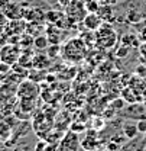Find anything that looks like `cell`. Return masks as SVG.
<instances>
[{
  "label": "cell",
  "instance_id": "obj_1",
  "mask_svg": "<svg viewBox=\"0 0 146 151\" xmlns=\"http://www.w3.org/2000/svg\"><path fill=\"white\" fill-rule=\"evenodd\" d=\"M62 54L67 60L70 61H81L84 57H85V44L81 38H75L71 39L68 44H65L64 50H62Z\"/></svg>",
  "mask_w": 146,
  "mask_h": 151
},
{
  "label": "cell",
  "instance_id": "obj_2",
  "mask_svg": "<svg viewBox=\"0 0 146 151\" xmlns=\"http://www.w3.org/2000/svg\"><path fill=\"white\" fill-rule=\"evenodd\" d=\"M95 42L101 48H110V47H113L117 42V34H116V31L111 26H109V25H101L97 29Z\"/></svg>",
  "mask_w": 146,
  "mask_h": 151
},
{
  "label": "cell",
  "instance_id": "obj_3",
  "mask_svg": "<svg viewBox=\"0 0 146 151\" xmlns=\"http://www.w3.org/2000/svg\"><path fill=\"white\" fill-rule=\"evenodd\" d=\"M20 54H22V52H20L18 45H15V44L3 45V47H1V52H0V61H4V63L13 65V64H16L19 61Z\"/></svg>",
  "mask_w": 146,
  "mask_h": 151
},
{
  "label": "cell",
  "instance_id": "obj_4",
  "mask_svg": "<svg viewBox=\"0 0 146 151\" xmlns=\"http://www.w3.org/2000/svg\"><path fill=\"white\" fill-rule=\"evenodd\" d=\"M38 93H39L38 86L31 80L20 81L18 86V92H16L19 99H36Z\"/></svg>",
  "mask_w": 146,
  "mask_h": 151
},
{
  "label": "cell",
  "instance_id": "obj_5",
  "mask_svg": "<svg viewBox=\"0 0 146 151\" xmlns=\"http://www.w3.org/2000/svg\"><path fill=\"white\" fill-rule=\"evenodd\" d=\"M81 145L80 139H78V135L75 132H68L64 139L61 141V145H59V150L58 151H78Z\"/></svg>",
  "mask_w": 146,
  "mask_h": 151
},
{
  "label": "cell",
  "instance_id": "obj_6",
  "mask_svg": "<svg viewBox=\"0 0 146 151\" xmlns=\"http://www.w3.org/2000/svg\"><path fill=\"white\" fill-rule=\"evenodd\" d=\"M3 13H4V16L9 19V20H19V19L23 18V7L19 4V3H13V1H10L7 6H4L3 9Z\"/></svg>",
  "mask_w": 146,
  "mask_h": 151
},
{
  "label": "cell",
  "instance_id": "obj_7",
  "mask_svg": "<svg viewBox=\"0 0 146 151\" xmlns=\"http://www.w3.org/2000/svg\"><path fill=\"white\" fill-rule=\"evenodd\" d=\"M143 139H145V137H139L137 135L136 138L129 139V142L123 144L119 151H145L146 141H143Z\"/></svg>",
  "mask_w": 146,
  "mask_h": 151
},
{
  "label": "cell",
  "instance_id": "obj_8",
  "mask_svg": "<svg viewBox=\"0 0 146 151\" xmlns=\"http://www.w3.org/2000/svg\"><path fill=\"white\" fill-rule=\"evenodd\" d=\"M83 25L88 31H97L103 25V20H101V18L97 13H87L85 18L83 19Z\"/></svg>",
  "mask_w": 146,
  "mask_h": 151
},
{
  "label": "cell",
  "instance_id": "obj_9",
  "mask_svg": "<svg viewBox=\"0 0 146 151\" xmlns=\"http://www.w3.org/2000/svg\"><path fill=\"white\" fill-rule=\"evenodd\" d=\"M123 135L127 138V139H133L139 135V129H137V124L135 122H130L126 121L123 122Z\"/></svg>",
  "mask_w": 146,
  "mask_h": 151
},
{
  "label": "cell",
  "instance_id": "obj_10",
  "mask_svg": "<svg viewBox=\"0 0 146 151\" xmlns=\"http://www.w3.org/2000/svg\"><path fill=\"white\" fill-rule=\"evenodd\" d=\"M12 124L9 119H0V138L6 141L12 135Z\"/></svg>",
  "mask_w": 146,
  "mask_h": 151
},
{
  "label": "cell",
  "instance_id": "obj_11",
  "mask_svg": "<svg viewBox=\"0 0 146 151\" xmlns=\"http://www.w3.org/2000/svg\"><path fill=\"white\" fill-rule=\"evenodd\" d=\"M97 15L101 18L103 22H110V20H113L114 12H113V7H111L110 4H103V6H100Z\"/></svg>",
  "mask_w": 146,
  "mask_h": 151
},
{
  "label": "cell",
  "instance_id": "obj_12",
  "mask_svg": "<svg viewBox=\"0 0 146 151\" xmlns=\"http://www.w3.org/2000/svg\"><path fill=\"white\" fill-rule=\"evenodd\" d=\"M81 145H83L87 151H94L97 148L98 142H97V138H93V137H90V134H88V135L85 137V139L81 142Z\"/></svg>",
  "mask_w": 146,
  "mask_h": 151
},
{
  "label": "cell",
  "instance_id": "obj_13",
  "mask_svg": "<svg viewBox=\"0 0 146 151\" xmlns=\"http://www.w3.org/2000/svg\"><path fill=\"white\" fill-rule=\"evenodd\" d=\"M84 7H85L87 13H97L100 9L98 0H84Z\"/></svg>",
  "mask_w": 146,
  "mask_h": 151
},
{
  "label": "cell",
  "instance_id": "obj_14",
  "mask_svg": "<svg viewBox=\"0 0 146 151\" xmlns=\"http://www.w3.org/2000/svg\"><path fill=\"white\" fill-rule=\"evenodd\" d=\"M48 44H49V39L46 37H43V35H39V37L33 39V47L36 50H45L48 47Z\"/></svg>",
  "mask_w": 146,
  "mask_h": 151
},
{
  "label": "cell",
  "instance_id": "obj_15",
  "mask_svg": "<svg viewBox=\"0 0 146 151\" xmlns=\"http://www.w3.org/2000/svg\"><path fill=\"white\" fill-rule=\"evenodd\" d=\"M137 25V37L142 42H146V19H143L142 22L136 23Z\"/></svg>",
  "mask_w": 146,
  "mask_h": 151
},
{
  "label": "cell",
  "instance_id": "obj_16",
  "mask_svg": "<svg viewBox=\"0 0 146 151\" xmlns=\"http://www.w3.org/2000/svg\"><path fill=\"white\" fill-rule=\"evenodd\" d=\"M10 71H12V65L7 64V63H4V61H0V74L7 76Z\"/></svg>",
  "mask_w": 146,
  "mask_h": 151
},
{
  "label": "cell",
  "instance_id": "obj_17",
  "mask_svg": "<svg viewBox=\"0 0 146 151\" xmlns=\"http://www.w3.org/2000/svg\"><path fill=\"white\" fill-rule=\"evenodd\" d=\"M136 124H137L139 134H140V135H145V134H146V118H143V119H139Z\"/></svg>",
  "mask_w": 146,
  "mask_h": 151
},
{
  "label": "cell",
  "instance_id": "obj_18",
  "mask_svg": "<svg viewBox=\"0 0 146 151\" xmlns=\"http://www.w3.org/2000/svg\"><path fill=\"white\" fill-rule=\"evenodd\" d=\"M129 51H130V48H129L127 45H120V48L117 50V57H120V58H123V57H126L129 54Z\"/></svg>",
  "mask_w": 146,
  "mask_h": 151
},
{
  "label": "cell",
  "instance_id": "obj_19",
  "mask_svg": "<svg viewBox=\"0 0 146 151\" xmlns=\"http://www.w3.org/2000/svg\"><path fill=\"white\" fill-rule=\"evenodd\" d=\"M93 128H94V129H103V128H104L103 119H100V118L94 119V121H93Z\"/></svg>",
  "mask_w": 146,
  "mask_h": 151
},
{
  "label": "cell",
  "instance_id": "obj_20",
  "mask_svg": "<svg viewBox=\"0 0 146 151\" xmlns=\"http://www.w3.org/2000/svg\"><path fill=\"white\" fill-rule=\"evenodd\" d=\"M13 151H35L32 147H29V145H26V144H19L15 147V150Z\"/></svg>",
  "mask_w": 146,
  "mask_h": 151
},
{
  "label": "cell",
  "instance_id": "obj_21",
  "mask_svg": "<svg viewBox=\"0 0 146 151\" xmlns=\"http://www.w3.org/2000/svg\"><path fill=\"white\" fill-rule=\"evenodd\" d=\"M84 129H85V128H84V125H73V127H71V131L75 132V134H77V132L84 131Z\"/></svg>",
  "mask_w": 146,
  "mask_h": 151
},
{
  "label": "cell",
  "instance_id": "obj_22",
  "mask_svg": "<svg viewBox=\"0 0 146 151\" xmlns=\"http://www.w3.org/2000/svg\"><path fill=\"white\" fill-rule=\"evenodd\" d=\"M58 51H59V47H58V45H54V48L49 50V55H55Z\"/></svg>",
  "mask_w": 146,
  "mask_h": 151
},
{
  "label": "cell",
  "instance_id": "obj_23",
  "mask_svg": "<svg viewBox=\"0 0 146 151\" xmlns=\"http://www.w3.org/2000/svg\"><path fill=\"white\" fill-rule=\"evenodd\" d=\"M58 1H59V4H62L64 7H67V6H68V4H70L73 0H58Z\"/></svg>",
  "mask_w": 146,
  "mask_h": 151
},
{
  "label": "cell",
  "instance_id": "obj_24",
  "mask_svg": "<svg viewBox=\"0 0 146 151\" xmlns=\"http://www.w3.org/2000/svg\"><path fill=\"white\" fill-rule=\"evenodd\" d=\"M10 3V0H0V9H3L4 6H7Z\"/></svg>",
  "mask_w": 146,
  "mask_h": 151
},
{
  "label": "cell",
  "instance_id": "obj_25",
  "mask_svg": "<svg viewBox=\"0 0 146 151\" xmlns=\"http://www.w3.org/2000/svg\"><path fill=\"white\" fill-rule=\"evenodd\" d=\"M3 29H4V28H3V26L0 25V37H1V34H3Z\"/></svg>",
  "mask_w": 146,
  "mask_h": 151
},
{
  "label": "cell",
  "instance_id": "obj_26",
  "mask_svg": "<svg viewBox=\"0 0 146 151\" xmlns=\"http://www.w3.org/2000/svg\"><path fill=\"white\" fill-rule=\"evenodd\" d=\"M0 52H1V45H0Z\"/></svg>",
  "mask_w": 146,
  "mask_h": 151
},
{
  "label": "cell",
  "instance_id": "obj_27",
  "mask_svg": "<svg viewBox=\"0 0 146 151\" xmlns=\"http://www.w3.org/2000/svg\"><path fill=\"white\" fill-rule=\"evenodd\" d=\"M145 151H146V145H145Z\"/></svg>",
  "mask_w": 146,
  "mask_h": 151
}]
</instances>
